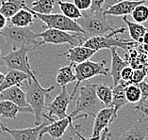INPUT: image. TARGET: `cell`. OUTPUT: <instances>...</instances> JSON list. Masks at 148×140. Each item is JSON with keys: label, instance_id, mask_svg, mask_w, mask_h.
Segmentation results:
<instances>
[{"label": "cell", "instance_id": "obj_1", "mask_svg": "<svg viewBox=\"0 0 148 140\" xmlns=\"http://www.w3.org/2000/svg\"><path fill=\"white\" fill-rule=\"evenodd\" d=\"M104 105L98 99L95 91V85L87 82L79 88L78 96L75 108L69 114L74 120L80 118L95 117L103 108Z\"/></svg>", "mask_w": 148, "mask_h": 140}, {"label": "cell", "instance_id": "obj_2", "mask_svg": "<svg viewBox=\"0 0 148 140\" xmlns=\"http://www.w3.org/2000/svg\"><path fill=\"white\" fill-rule=\"evenodd\" d=\"M25 88H26V98L27 105L31 107L34 115V125L42 124V117H44V109L45 107V100L47 94L52 90H54L55 87L45 88L40 85L36 75L31 76L28 80L24 83Z\"/></svg>", "mask_w": 148, "mask_h": 140}, {"label": "cell", "instance_id": "obj_3", "mask_svg": "<svg viewBox=\"0 0 148 140\" xmlns=\"http://www.w3.org/2000/svg\"><path fill=\"white\" fill-rule=\"evenodd\" d=\"M104 10L105 9L100 10H85L82 12V16L77 20V23L84 31L83 36L85 39L109 34L116 29L108 21Z\"/></svg>", "mask_w": 148, "mask_h": 140}, {"label": "cell", "instance_id": "obj_4", "mask_svg": "<svg viewBox=\"0 0 148 140\" xmlns=\"http://www.w3.org/2000/svg\"><path fill=\"white\" fill-rule=\"evenodd\" d=\"M125 30L126 28L123 27L116 28L114 31L110 32L109 34L96 36V37H92L90 39H87L82 43V45L95 50L96 52H98L102 49H110L112 47H116V48L118 47L128 52L129 50L134 48L139 43L132 41V39H124L115 37V35L124 33V32H125Z\"/></svg>", "mask_w": 148, "mask_h": 140}, {"label": "cell", "instance_id": "obj_5", "mask_svg": "<svg viewBox=\"0 0 148 140\" xmlns=\"http://www.w3.org/2000/svg\"><path fill=\"white\" fill-rule=\"evenodd\" d=\"M0 35L5 39L7 44L12 50L20 48L23 45H31L34 47L40 45V41H37V33L32 31L29 27H19L10 24L0 30Z\"/></svg>", "mask_w": 148, "mask_h": 140}, {"label": "cell", "instance_id": "obj_6", "mask_svg": "<svg viewBox=\"0 0 148 140\" xmlns=\"http://www.w3.org/2000/svg\"><path fill=\"white\" fill-rule=\"evenodd\" d=\"M74 69L75 77H77V84L75 86L73 92L71 93L73 97L77 93L79 88V84L81 82L89 80V79L98 76V75H104V76L110 75V68L108 67V61L106 59L99 60L97 62L89 59L75 65Z\"/></svg>", "mask_w": 148, "mask_h": 140}, {"label": "cell", "instance_id": "obj_7", "mask_svg": "<svg viewBox=\"0 0 148 140\" xmlns=\"http://www.w3.org/2000/svg\"><path fill=\"white\" fill-rule=\"evenodd\" d=\"M38 38H42V44H70L72 46L82 45L86 39L82 33H73L55 28H46L45 31L37 33Z\"/></svg>", "mask_w": 148, "mask_h": 140}, {"label": "cell", "instance_id": "obj_8", "mask_svg": "<svg viewBox=\"0 0 148 140\" xmlns=\"http://www.w3.org/2000/svg\"><path fill=\"white\" fill-rule=\"evenodd\" d=\"M36 47L31 45H23L20 48L12 50L7 55L1 56V60L4 62L8 70H16L23 71L29 76L35 75V71L31 69L28 61L27 53L34 50Z\"/></svg>", "mask_w": 148, "mask_h": 140}, {"label": "cell", "instance_id": "obj_9", "mask_svg": "<svg viewBox=\"0 0 148 140\" xmlns=\"http://www.w3.org/2000/svg\"><path fill=\"white\" fill-rule=\"evenodd\" d=\"M31 12L33 13V15L36 18H38L39 20H41L45 24L46 28H55V29L73 32V33H82V34L84 33V31H83L81 27L77 23V21L72 20L70 18L64 16L63 14H58V13L41 14L32 12V10Z\"/></svg>", "mask_w": 148, "mask_h": 140}, {"label": "cell", "instance_id": "obj_10", "mask_svg": "<svg viewBox=\"0 0 148 140\" xmlns=\"http://www.w3.org/2000/svg\"><path fill=\"white\" fill-rule=\"evenodd\" d=\"M73 99L74 97L68 93L66 87H61L60 92L46 106L47 114L44 113V117L52 118L55 116L58 118H66L68 116L67 108L69 106V103L73 101Z\"/></svg>", "mask_w": 148, "mask_h": 140}, {"label": "cell", "instance_id": "obj_11", "mask_svg": "<svg viewBox=\"0 0 148 140\" xmlns=\"http://www.w3.org/2000/svg\"><path fill=\"white\" fill-rule=\"evenodd\" d=\"M50 121L51 123L46 124L45 126L41 130L40 133V137H42L45 135H48L51 136L53 139H60L61 136L64 135V133L68 128L73 126V120H75L71 116H68L64 118H58V120H53L52 118L44 117Z\"/></svg>", "mask_w": 148, "mask_h": 140}, {"label": "cell", "instance_id": "obj_12", "mask_svg": "<svg viewBox=\"0 0 148 140\" xmlns=\"http://www.w3.org/2000/svg\"><path fill=\"white\" fill-rule=\"evenodd\" d=\"M117 118V115L114 113L112 106L103 107L95 117V122L92 126V133L91 137L99 139L101 134L109 128L112 121Z\"/></svg>", "mask_w": 148, "mask_h": 140}, {"label": "cell", "instance_id": "obj_13", "mask_svg": "<svg viewBox=\"0 0 148 140\" xmlns=\"http://www.w3.org/2000/svg\"><path fill=\"white\" fill-rule=\"evenodd\" d=\"M139 120L125 131L118 140H145L148 135V117L140 113Z\"/></svg>", "mask_w": 148, "mask_h": 140}, {"label": "cell", "instance_id": "obj_14", "mask_svg": "<svg viewBox=\"0 0 148 140\" xmlns=\"http://www.w3.org/2000/svg\"><path fill=\"white\" fill-rule=\"evenodd\" d=\"M46 124L48 123L42 122V124L37 125V126L24 129H10L2 124L1 130L9 134L13 140H39L41 139V137H40L41 130Z\"/></svg>", "mask_w": 148, "mask_h": 140}, {"label": "cell", "instance_id": "obj_15", "mask_svg": "<svg viewBox=\"0 0 148 140\" xmlns=\"http://www.w3.org/2000/svg\"><path fill=\"white\" fill-rule=\"evenodd\" d=\"M95 53L96 51L89 47H86L84 45H77V46H73V47L70 49H68L65 52L60 54L59 56H66L67 59L69 60L71 63L77 65V64L84 62L86 60H89Z\"/></svg>", "mask_w": 148, "mask_h": 140}, {"label": "cell", "instance_id": "obj_16", "mask_svg": "<svg viewBox=\"0 0 148 140\" xmlns=\"http://www.w3.org/2000/svg\"><path fill=\"white\" fill-rule=\"evenodd\" d=\"M0 100L12 102L22 108H31L27 103L26 92L19 86H13V87H10L1 91L0 92Z\"/></svg>", "mask_w": 148, "mask_h": 140}, {"label": "cell", "instance_id": "obj_17", "mask_svg": "<svg viewBox=\"0 0 148 140\" xmlns=\"http://www.w3.org/2000/svg\"><path fill=\"white\" fill-rule=\"evenodd\" d=\"M144 3L142 0H125V1L119 2L117 4L108 7L104 10L105 15L108 16H127L131 14L132 10L135 9L136 6Z\"/></svg>", "mask_w": 148, "mask_h": 140}, {"label": "cell", "instance_id": "obj_18", "mask_svg": "<svg viewBox=\"0 0 148 140\" xmlns=\"http://www.w3.org/2000/svg\"><path fill=\"white\" fill-rule=\"evenodd\" d=\"M110 50L111 54L110 75L113 79V87H114V86H116L121 81V73L123 69L126 66H129V64L126 60H124L119 56V54L116 51V47H112Z\"/></svg>", "mask_w": 148, "mask_h": 140}, {"label": "cell", "instance_id": "obj_19", "mask_svg": "<svg viewBox=\"0 0 148 140\" xmlns=\"http://www.w3.org/2000/svg\"><path fill=\"white\" fill-rule=\"evenodd\" d=\"M30 77L31 76L23 73V71L16 70H8L5 74L4 80H3L2 84L0 85V92L10 87H13V86L23 87L25 82L28 80Z\"/></svg>", "mask_w": 148, "mask_h": 140}, {"label": "cell", "instance_id": "obj_20", "mask_svg": "<svg viewBox=\"0 0 148 140\" xmlns=\"http://www.w3.org/2000/svg\"><path fill=\"white\" fill-rule=\"evenodd\" d=\"M19 113H31L33 111L31 108H22L12 102L10 101H0V117L4 118L15 120Z\"/></svg>", "mask_w": 148, "mask_h": 140}, {"label": "cell", "instance_id": "obj_21", "mask_svg": "<svg viewBox=\"0 0 148 140\" xmlns=\"http://www.w3.org/2000/svg\"><path fill=\"white\" fill-rule=\"evenodd\" d=\"M128 84V82H124L121 80L116 86H114L112 88V102H111L110 105L113 107L114 113L116 115L121 107L128 103L125 95V88Z\"/></svg>", "mask_w": 148, "mask_h": 140}, {"label": "cell", "instance_id": "obj_22", "mask_svg": "<svg viewBox=\"0 0 148 140\" xmlns=\"http://www.w3.org/2000/svg\"><path fill=\"white\" fill-rule=\"evenodd\" d=\"M35 16L31 12L27 6L25 7L24 9L20 10L19 12H16L14 15L10 18V24L19 27H29L34 22Z\"/></svg>", "mask_w": 148, "mask_h": 140}, {"label": "cell", "instance_id": "obj_23", "mask_svg": "<svg viewBox=\"0 0 148 140\" xmlns=\"http://www.w3.org/2000/svg\"><path fill=\"white\" fill-rule=\"evenodd\" d=\"M27 6L25 0H1L0 12L7 19H10L14 14Z\"/></svg>", "mask_w": 148, "mask_h": 140}, {"label": "cell", "instance_id": "obj_24", "mask_svg": "<svg viewBox=\"0 0 148 140\" xmlns=\"http://www.w3.org/2000/svg\"><path fill=\"white\" fill-rule=\"evenodd\" d=\"M74 67L75 64L70 63L68 66H64L58 71L56 81L60 87H66L68 84L77 81Z\"/></svg>", "mask_w": 148, "mask_h": 140}, {"label": "cell", "instance_id": "obj_25", "mask_svg": "<svg viewBox=\"0 0 148 140\" xmlns=\"http://www.w3.org/2000/svg\"><path fill=\"white\" fill-rule=\"evenodd\" d=\"M123 20L126 24V27H127L126 29L129 32L131 39L136 42H138L140 41V39H142L144 33L148 30V28L146 27H144L143 24L133 22V21H129L126 16H123Z\"/></svg>", "mask_w": 148, "mask_h": 140}, {"label": "cell", "instance_id": "obj_26", "mask_svg": "<svg viewBox=\"0 0 148 140\" xmlns=\"http://www.w3.org/2000/svg\"><path fill=\"white\" fill-rule=\"evenodd\" d=\"M57 3L64 16L70 18V19L74 21L78 20L82 16V12H80L77 9V7L74 3L68 1H61V0H59Z\"/></svg>", "mask_w": 148, "mask_h": 140}, {"label": "cell", "instance_id": "obj_27", "mask_svg": "<svg viewBox=\"0 0 148 140\" xmlns=\"http://www.w3.org/2000/svg\"><path fill=\"white\" fill-rule=\"evenodd\" d=\"M95 91L97 97L104 106H110L112 102V88L107 84H98L95 85Z\"/></svg>", "mask_w": 148, "mask_h": 140}, {"label": "cell", "instance_id": "obj_28", "mask_svg": "<svg viewBox=\"0 0 148 140\" xmlns=\"http://www.w3.org/2000/svg\"><path fill=\"white\" fill-rule=\"evenodd\" d=\"M55 5V0H34L29 9L34 12L41 14L52 13Z\"/></svg>", "mask_w": 148, "mask_h": 140}, {"label": "cell", "instance_id": "obj_29", "mask_svg": "<svg viewBox=\"0 0 148 140\" xmlns=\"http://www.w3.org/2000/svg\"><path fill=\"white\" fill-rule=\"evenodd\" d=\"M125 95L129 103H138L142 99V92L137 84H128L126 86Z\"/></svg>", "mask_w": 148, "mask_h": 140}, {"label": "cell", "instance_id": "obj_30", "mask_svg": "<svg viewBox=\"0 0 148 140\" xmlns=\"http://www.w3.org/2000/svg\"><path fill=\"white\" fill-rule=\"evenodd\" d=\"M131 17L134 22L143 24L148 20V6L146 4H140L135 7V9L132 10Z\"/></svg>", "mask_w": 148, "mask_h": 140}, {"label": "cell", "instance_id": "obj_31", "mask_svg": "<svg viewBox=\"0 0 148 140\" xmlns=\"http://www.w3.org/2000/svg\"><path fill=\"white\" fill-rule=\"evenodd\" d=\"M148 76V67H143L140 69H134L132 78L129 84H139L144 81V79Z\"/></svg>", "mask_w": 148, "mask_h": 140}, {"label": "cell", "instance_id": "obj_32", "mask_svg": "<svg viewBox=\"0 0 148 140\" xmlns=\"http://www.w3.org/2000/svg\"><path fill=\"white\" fill-rule=\"evenodd\" d=\"M137 85H138V87L140 89V92H142V99H140V101L138 103V105H137V106H140V105H145L146 100L148 99V83L145 81H143Z\"/></svg>", "mask_w": 148, "mask_h": 140}, {"label": "cell", "instance_id": "obj_33", "mask_svg": "<svg viewBox=\"0 0 148 140\" xmlns=\"http://www.w3.org/2000/svg\"><path fill=\"white\" fill-rule=\"evenodd\" d=\"M79 128H80L79 125H73V126H71L72 131H73V136L71 137V140H99V139H95L92 137L86 138L85 136L79 132Z\"/></svg>", "mask_w": 148, "mask_h": 140}, {"label": "cell", "instance_id": "obj_34", "mask_svg": "<svg viewBox=\"0 0 148 140\" xmlns=\"http://www.w3.org/2000/svg\"><path fill=\"white\" fill-rule=\"evenodd\" d=\"M133 71H134V69L130 66H126L123 69L122 73H121V80L124 82H130L132 75H133Z\"/></svg>", "mask_w": 148, "mask_h": 140}, {"label": "cell", "instance_id": "obj_35", "mask_svg": "<svg viewBox=\"0 0 148 140\" xmlns=\"http://www.w3.org/2000/svg\"><path fill=\"white\" fill-rule=\"evenodd\" d=\"M74 4L77 7V9L80 12L90 10L92 6V0H74Z\"/></svg>", "mask_w": 148, "mask_h": 140}, {"label": "cell", "instance_id": "obj_36", "mask_svg": "<svg viewBox=\"0 0 148 140\" xmlns=\"http://www.w3.org/2000/svg\"><path fill=\"white\" fill-rule=\"evenodd\" d=\"M105 0H92V6L90 10H100L104 9Z\"/></svg>", "mask_w": 148, "mask_h": 140}, {"label": "cell", "instance_id": "obj_37", "mask_svg": "<svg viewBox=\"0 0 148 140\" xmlns=\"http://www.w3.org/2000/svg\"><path fill=\"white\" fill-rule=\"evenodd\" d=\"M136 110L138 111V112L143 113V114L145 115V116L148 117V106L146 105H143L137 106L136 107Z\"/></svg>", "mask_w": 148, "mask_h": 140}, {"label": "cell", "instance_id": "obj_38", "mask_svg": "<svg viewBox=\"0 0 148 140\" xmlns=\"http://www.w3.org/2000/svg\"><path fill=\"white\" fill-rule=\"evenodd\" d=\"M7 21H8V19L0 12V30H2L3 28L7 27Z\"/></svg>", "mask_w": 148, "mask_h": 140}, {"label": "cell", "instance_id": "obj_39", "mask_svg": "<svg viewBox=\"0 0 148 140\" xmlns=\"http://www.w3.org/2000/svg\"><path fill=\"white\" fill-rule=\"evenodd\" d=\"M122 1H125V0H105V5L110 7V6H112L117 4L119 2H122Z\"/></svg>", "mask_w": 148, "mask_h": 140}, {"label": "cell", "instance_id": "obj_40", "mask_svg": "<svg viewBox=\"0 0 148 140\" xmlns=\"http://www.w3.org/2000/svg\"><path fill=\"white\" fill-rule=\"evenodd\" d=\"M110 133V131H109V128L108 129H106L102 134H101V136H100V138H99V140H106V137H107V135H108V134Z\"/></svg>", "mask_w": 148, "mask_h": 140}, {"label": "cell", "instance_id": "obj_41", "mask_svg": "<svg viewBox=\"0 0 148 140\" xmlns=\"http://www.w3.org/2000/svg\"><path fill=\"white\" fill-rule=\"evenodd\" d=\"M143 44H148V30L143 36Z\"/></svg>", "mask_w": 148, "mask_h": 140}, {"label": "cell", "instance_id": "obj_42", "mask_svg": "<svg viewBox=\"0 0 148 140\" xmlns=\"http://www.w3.org/2000/svg\"><path fill=\"white\" fill-rule=\"evenodd\" d=\"M4 77H5V74H4V73H2L1 71H0V85L2 84L3 80H4Z\"/></svg>", "mask_w": 148, "mask_h": 140}, {"label": "cell", "instance_id": "obj_43", "mask_svg": "<svg viewBox=\"0 0 148 140\" xmlns=\"http://www.w3.org/2000/svg\"><path fill=\"white\" fill-rule=\"evenodd\" d=\"M110 138H111V134H110V132L108 134V135H107V137H106V140H110Z\"/></svg>", "mask_w": 148, "mask_h": 140}, {"label": "cell", "instance_id": "obj_44", "mask_svg": "<svg viewBox=\"0 0 148 140\" xmlns=\"http://www.w3.org/2000/svg\"><path fill=\"white\" fill-rule=\"evenodd\" d=\"M146 64H147V67H148V53H146Z\"/></svg>", "mask_w": 148, "mask_h": 140}, {"label": "cell", "instance_id": "obj_45", "mask_svg": "<svg viewBox=\"0 0 148 140\" xmlns=\"http://www.w3.org/2000/svg\"><path fill=\"white\" fill-rule=\"evenodd\" d=\"M142 1H143V2H144V4H146V5L148 6V0H142Z\"/></svg>", "mask_w": 148, "mask_h": 140}, {"label": "cell", "instance_id": "obj_46", "mask_svg": "<svg viewBox=\"0 0 148 140\" xmlns=\"http://www.w3.org/2000/svg\"><path fill=\"white\" fill-rule=\"evenodd\" d=\"M1 126H2V122H1V120H0V131H2L1 130Z\"/></svg>", "mask_w": 148, "mask_h": 140}, {"label": "cell", "instance_id": "obj_47", "mask_svg": "<svg viewBox=\"0 0 148 140\" xmlns=\"http://www.w3.org/2000/svg\"><path fill=\"white\" fill-rule=\"evenodd\" d=\"M145 140H148V135H147V136H146V139Z\"/></svg>", "mask_w": 148, "mask_h": 140}, {"label": "cell", "instance_id": "obj_48", "mask_svg": "<svg viewBox=\"0 0 148 140\" xmlns=\"http://www.w3.org/2000/svg\"><path fill=\"white\" fill-rule=\"evenodd\" d=\"M58 140H62V139H61V138H60V139H58Z\"/></svg>", "mask_w": 148, "mask_h": 140}, {"label": "cell", "instance_id": "obj_49", "mask_svg": "<svg viewBox=\"0 0 148 140\" xmlns=\"http://www.w3.org/2000/svg\"><path fill=\"white\" fill-rule=\"evenodd\" d=\"M0 101H1V100H0Z\"/></svg>", "mask_w": 148, "mask_h": 140}, {"label": "cell", "instance_id": "obj_50", "mask_svg": "<svg viewBox=\"0 0 148 140\" xmlns=\"http://www.w3.org/2000/svg\"><path fill=\"white\" fill-rule=\"evenodd\" d=\"M0 1H1V0H0Z\"/></svg>", "mask_w": 148, "mask_h": 140}, {"label": "cell", "instance_id": "obj_51", "mask_svg": "<svg viewBox=\"0 0 148 140\" xmlns=\"http://www.w3.org/2000/svg\"><path fill=\"white\" fill-rule=\"evenodd\" d=\"M147 77H148V76H147Z\"/></svg>", "mask_w": 148, "mask_h": 140}]
</instances>
